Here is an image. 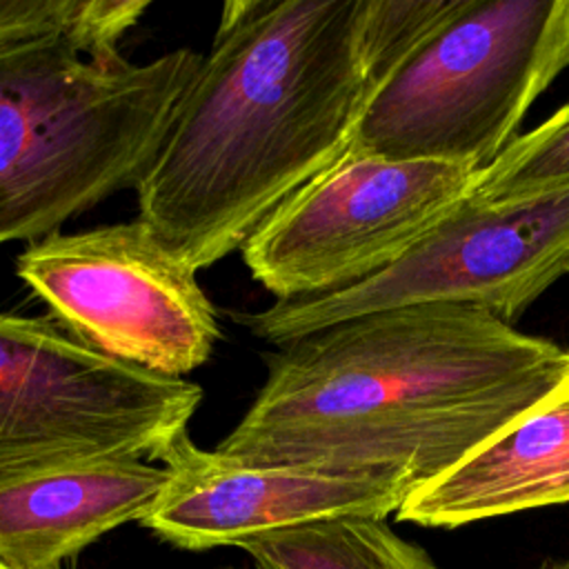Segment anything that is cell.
I'll list each match as a JSON object with an SVG mask.
<instances>
[{"instance_id":"1","label":"cell","mask_w":569,"mask_h":569,"mask_svg":"<svg viewBox=\"0 0 569 569\" xmlns=\"http://www.w3.org/2000/svg\"><path fill=\"white\" fill-rule=\"evenodd\" d=\"M460 0H229L136 187L196 273L242 249L351 147L378 87Z\"/></svg>"},{"instance_id":"4","label":"cell","mask_w":569,"mask_h":569,"mask_svg":"<svg viewBox=\"0 0 569 569\" xmlns=\"http://www.w3.org/2000/svg\"><path fill=\"white\" fill-rule=\"evenodd\" d=\"M569 67V0H460L378 87L349 149L482 169Z\"/></svg>"},{"instance_id":"10","label":"cell","mask_w":569,"mask_h":569,"mask_svg":"<svg viewBox=\"0 0 569 569\" xmlns=\"http://www.w3.org/2000/svg\"><path fill=\"white\" fill-rule=\"evenodd\" d=\"M169 473L142 458H89L0 480V562L62 569L107 531L142 522Z\"/></svg>"},{"instance_id":"17","label":"cell","mask_w":569,"mask_h":569,"mask_svg":"<svg viewBox=\"0 0 569 569\" xmlns=\"http://www.w3.org/2000/svg\"><path fill=\"white\" fill-rule=\"evenodd\" d=\"M222 569H236V567H222Z\"/></svg>"},{"instance_id":"14","label":"cell","mask_w":569,"mask_h":569,"mask_svg":"<svg viewBox=\"0 0 569 569\" xmlns=\"http://www.w3.org/2000/svg\"><path fill=\"white\" fill-rule=\"evenodd\" d=\"M147 9V0H0V44L67 33L91 53H113Z\"/></svg>"},{"instance_id":"16","label":"cell","mask_w":569,"mask_h":569,"mask_svg":"<svg viewBox=\"0 0 569 569\" xmlns=\"http://www.w3.org/2000/svg\"><path fill=\"white\" fill-rule=\"evenodd\" d=\"M0 569H11V567H7L4 562H0Z\"/></svg>"},{"instance_id":"6","label":"cell","mask_w":569,"mask_h":569,"mask_svg":"<svg viewBox=\"0 0 569 569\" xmlns=\"http://www.w3.org/2000/svg\"><path fill=\"white\" fill-rule=\"evenodd\" d=\"M569 273V187L509 202L465 198L405 256L342 291L238 313L253 336L280 347L373 311L456 302L513 325Z\"/></svg>"},{"instance_id":"12","label":"cell","mask_w":569,"mask_h":569,"mask_svg":"<svg viewBox=\"0 0 569 569\" xmlns=\"http://www.w3.org/2000/svg\"><path fill=\"white\" fill-rule=\"evenodd\" d=\"M256 569H438L385 518L338 516L260 533L238 545Z\"/></svg>"},{"instance_id":"2","label":"cell","mask_w":569,"mask_h":569,"mask_svg":"<svg viewBox=\"0 0 569 569\" xmlns=\"http://www.w3.org/2000/svg\"><path fill=\"white\" fill-rule=\"evenodd\" d=\"M264 385L216 447L244 462L398 476L449 471L569 373V351L456 302L365 313L262 353Z\"/></svg>"},{"instance_id":"5","label":"cell","mask_w":569,"mask_h":569,"mask_svg":"<svg viewBox=\"0 0 569 569\" xmlns=\"http://www.w3.org/2000/svg\"><path fill=\"white\" fill-rule=\"evenodd\" d=\"M202 387L89 347L51 318L0 313V480L89 458H156Z\"/></svg>"},{"instance_id":"7","label":"cell","mask_w":569,"mask_h":569,"mask_svg":"<svg viewBox=\"0 0 569 569\" xmlns=\"http://www.w3.org/2000/svg\"><path fill=\"white\" fill-rule=\"evenodd\" d=\"M476 171L349 149L247 240L244 264L278 302L342 291L442 222L469 196Z\"/></svg>"},{"instance_id":"11","label":"cell","mask_w":569,"mask_h":569,"mask_svg":"<svg viewBox=\"0 0 569 569\" xmlns=\"http://www.w3.org/2000/svg\"><path fill=\"white\" fill-rule=\"evenodd\" d=\"M569 502V373L442 476L413 489L398 520L460 527Z\"/></svg>"},{"instance_id":"9","label":"cell","mask_w":569,"mask_h":569,"mask_svg":"<svg viewBox=\"0 0 569 569\" xmlns=\"http://www.w3.org/2000/svg\"><path fill=\"white\" fill-rule=\"evenodd\" d=\"M158 460L169 480L140 525L187 551L238 547L247 538L325 518H387L413 491V485L398 476L331 473L227 458L216 449H200L189 429Z\"/></svg>"},{"instance_id":"15","label":"cell","mask_w":569,"mask_h":569,"mask_svg":"<svg viewBox=\"0 0 569 569\" xmlns=\"http://www.w3.org/2000/svg\"><path fill=\"white\" fill-rule=\"evenodd\" d=\"M540 569H569V560H558V562H545Z\"/></svg>"},{"instance_id":"13","label":"cell","mask_w":569,"mask_h":569,"mask_svg":"<svg viewBox=\"0 0 569 569\" xmlns=\"http://www.w3.org/2000/svg\"><path fill=\"white\" fill-rule=\"evenodd\" d=\"M569 187V102L536 129L516 136L478 169L467 198L485 204L536 198Z\"/></svg>"},{"instance_id":"8","label":"cell","mask_w":569,"mask_h":569,"mask_svg":"<svg viewBox=\"0 0 569 569\" xmlns=\"http://www.w3.org/2000/svg\"><path fill=\"white\" fill-rule=\"evenodd\" d=\"M16 273L76 338L160 376L184 378L220 338L196 271L140 218L56 231L16 258Z\"/></svg>"},{"instance_id":"3","label":"cell","mask_w":569,"mask_h":569,"mask_svg":"<svg viewBox=\"0 0 569 569\" xmlns=\"http://www.w3.org/2000/svg\"><path fill=\"white\" fill-rule=\"evenodd\" d=\"M202 58L129 62L67 33L0 44V244H33L136 189Z\"/></svg>"}]
</instances>
